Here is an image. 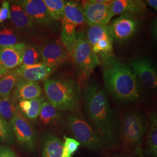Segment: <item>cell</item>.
I'll list each match as a JSON object with an SVG mask.
<instances>
[{
  "instance_id": "obj_11",
  "label": "cell",
  "mask_w": 157,
  "mask_h": 157,
  "mask_svg": "<svg viewBox=\"0 0 157 157\" xmlns=\"http://www.w3.org/2000/svg\"><path fill=\"white\" fill-rule=\"evenodd\" d=\"M130 65L141 85L148 90L157 91V69L151 62L144 57H137Z\"/></svg>"
},
{
  "instance_id": "obj_21",
  "label": "cell",
  "mask_w": 157,
  "mask_h": 157,
  "mask_svg": "<svg viewBox=\"0 0 157 157\" xmlns=\"http://www.w3.org/2000/svg\"><path fill=\"white\" fill-rule=\"evenodd\" d=\"M85 36L91 47L101 40H113L108 25L90 26L87 29Z\"/></svg>"
},
{
  "instance_id": "obj_1",
  "label": "cell",
  "mask_w": 157,
  "mask_h": 157,
  "mask_svg": "<svg viewBox=\"0 0 157 157\" xmlns=\"http://www.w3.org/2000/svg\"><path fill=\"white\" fill-rule=\"evenodd\" d=\"M85 111L95 126L105 147L112 148L119 143L117 119L104 91L94 82L83 91Z\"/></svg>"
},
{
  "instance_id": "obj_14",
  "label": "cell",
  "mask_w": 157,
  "mask_h": 157,
  "mask_svg": "<svg viewBox=\"0 0 157 157\" xmlns=\"http://www.w3.org/2000/svg\"><path fill=\"white\" fill-rule=\"evenodd\" d=\"M27 44L21 42L15 45L0 46V62L8 71H12L22 64L23 54Z\"/></svg>"
},
{
  "instance_id": "obj_27",
  "label": "cell",
  "mask_w": 157,
  "mask_h": 157,
  "mask_svg": "<svg viewBox=\"0 0 157 157\" xmlns=\"http://www.w3.org/2000/svg\"><path fill=\"white\" fill-rule=\"evenodd\" d=\"M47 10L54 21L62 20L64 15L65 2L62 0H44Z\"/></svg>"
},
{
  "instance_id": "obj_29",
  "label": "cell",
  "mask_w": 157,
  "mask_h": 157,
  "mask_svg": "<svg viewBox=\"0 0 157 157\" xmlns=\"http://www.w3.org/2000/svg\"><path fill=\"white\" fill-rule=\"evenodd\" d=\"M14 140L15 135L11 124L0 115V142L6 144H12Z\"/></svg>"
},
{
  "instance_id": "obj_24",
  "label": "cell",
  "mask_w": 157,
  "mask_h": 157,
  "mask_svg": "<svg viewBox=\"0 0 157 157\" xmlns=\"http://www.w3.org/2000/svg\"><path fill=\"white\" fill-rule=\"evenodd\" d=\"M39 117L42 124L48 126L56 124L60 119L61 114L59 110L48 101H44L41 108Z\"/></svg>"
},
{
  "instance_id": "obj_19",
  "label": "cell",
  "mask_w": 157,
  "mask_h": 157,
  "mask_svg": "<svg viewBox=\"0 0 157 157\" xmlns=\"http://www.w3.org/2000/svg\"><path fill=\"white\" fill-rule=\"evenodd\" d=\"M10 19L13 26L18 30L32 28L34 24L17 2L13 3L10 7Z\"/></svg>"
},
{
  "instance_id": "obj_13",
  "label": "cell",
  "mask_w": 157,
  "mask_h": 157,
  "mask_svg": "<svg viewBox=\"0 0 157 157\" xmlns=\"http://www.w3.org/2000/svg\"><path fill=\"white\" fill-rule=\"evenodd\" d=\"M41 62L52 70L68 59V52L63 45L57 41L49 42L41 48Z\"/></svg>"
},
{
  "instance_id": "obj_17",
  "label": "cell",
  "mask_w": 157,
  "mask_h": 157,
  "mask_svg": "<svg viewBox=\"0 0 157 157\" xmlns=\"http://www.w3.org/2000/svg\"><path fill=\"white\" fill-rule=\"evenodd\" d=\"M146 10L144 2L140 0H115L112 1L111 11L113 16L129 14L141 15Z\"/></svg>"
},
{
  "instance_id": "obj_10",
  "label": "cell",
  "mask_w": 157,
  "mask_h": 157,
  "mask_svg": "<svg viewBox=\"0 0 157 157\" xmlns=\"http://www.w3.org/2000/svg\"><path fill=\"white\" fill-rule=\"evenodd\" d=\"M11 124L20 146L29 151H33L37 143L36 134L28 119L19 112L12 119Z\"/></svg>"
},
{
  "instance_id": "obj_26",
  "label": "cell",
  "mask_w": 157,
  "mask_h": 157,
  "mask_svg": "<svg viewBox=\"0 0 157 157\" xmlns=\"http://www.w3.org/2000/svg\"><path fill=\"white\" fill-rule=\"evenodd\" d=\"M41 60V50L36 44H29L26 46L22 56V65H32L40 62Z\"/></svg>"
},
{
  "instance_id": "obj_15",
  "label": "cell",
  "mask_w": 157,
  "mask_h": 157,
  "mask_svg": "<svg viewBox=\"0 0 157 157\" xmlns=\"http://www.w3.org/2000/svg\"><path fill=\"white\" fill-rule=\"evenodd\" d=\"M15 70L21 79L34 82L45 81L54 71L42 62L29 66L21 65Z\"/></svg>"
},
{
  "instance_id": "obj_9",
  "label": "cell",
  "mask_w": 157,
  "mask_h": 157,
  "mask_svg": "<svg viewBox=\"0 0 157 157\" xmlns=\"http://www.w3.org/2000/svg\"><path fill=\"white\" fill-rule=\"evenodd\" d=\"M112 1L100 2L98 0L83 1L82 7L84 13L86 23L90 26L94 25H107L112 17L111 4Z\"/></svg>"
},
{
  "instance_id": "obj_2",
  "label": "cell",
  "mask_w": 157,
  "mask_h": 157,
  "mask_svg": "<svg viewBox=\"0 0 157 157\" xmlns=\"http://www.w3.org/2000/svg\"><path fill=\"white\" fill-rule=\"evenodd\" d=\"M101 59L104 83L108 93L121 103L139 101L141 85L132 68L114 56Z\"/></svg>"
},
{
  "instance_id": "obj_32",
  "label": "cell",
  "mask_w": 157,
  "mask_h": 157,
  "mask_svg": "<svg viewBox=\"0 0 157 157\" xmlns=\"http://www.w3.org/2000/svg\"><path fill=\"white\" fill-rule=\"evenodd\" d=\"M0 157H19L11 148L6 146H0Z\"/></svg>"
},
{
  "instance_id": "obj_35",
  "label": "cell",
  "mask_w": 157,
  "mask_h": 157,
  "mask_svg": "<svg viewBox=\"0 0 157 157\" xmlns=\"http://www.w3.org/2000/svg\"><path fill=\"white\" fill-rule=\"evenodd\" d=\"M154 36L155 37L157 41V19L155 20V23H154Z\"/></svg>"
},
{
  "instance_id": "obj_4",
  "label": "cell",
  "mask_w": 157,
  "mask_h": 157,
  "mask_svg": "<svg viewBox=\"0 0 157 157\" xmlns=\"http://www.w3.org/2000/svg\"><path fill=\"white\" fill-rule=\"evenodd\" d=\"M147 129L146 121L140 112L129 109L124 112L119 125V141L124 151L143 157L142 143Z\"/></svg>"
},
{
  "instance_id": "obj_23",
  "label": "cell",
  "mask_w": 157,
  "mask_h": 157,
  "mask_svg": "<svg viewBox=\"0 0 157 157\" xmlns=\"http://www.w3.org/2000/svg\"><path fill=\"white\" fill-rule=\"evenodd\" d=\"M19 112L17 101L11 95L6 97H0V115L11 124L12 120Z\"/></svg>"
},
{
  "instance_id": "obj_34",
  "label": "cell",
  "mask_w": 157,
  "mask_h": 157,
  "mask_svg": "<svg viewBox=\"0 0 157 157\" xmlns=\"http://www.w3.org/2000/svg\"><path fill=\"white\" fill-rule=\"evenodd\" d=\"M8 71L6 70L5 67H3L2 63L0 62V78L4 75L5 73H6Z\"/></svg>"
},
{
  "instance_id": "obj_12",
  "label": "cell",
  "mask_w": 157,
  "mask_h": 157,
  "mask_svg": "<svg viewBox=\"0 0 157 157\" xmlns=\"http://www.w3.org/2000/svg\"><path fill=\"white\" fill-rule=\"evenodd\" d=\"M17 2L34 23L48 26L54 21L50 17L43 0H22Z\"/></svg>"
},
{
  "instance_id": "obj_6",
  "label": "cell",
  "mask_w": 157,
  "mask_h": 157,
  "mask_svg": "<svg viewBox=\"0 0 157 157\" xmlns=\"http://www.w3.org/2000/svg\"><path fill=\"white\" fill-rule=\"evenodd\" d=\"M61 21V39L63 45L71 56L76 40L77 28L86 23L82 6L76 2L65 1L64 15Z\"/></svg>"
},
{
  "instance_id": "obj_33",
  "label": "cell",
  "mask_w": 157,
  "mask_h": 157,
  "mask_svg": "<svg viewBox=\"0 0 157 157\" xmlns=\"http://www.w3.org/2000/svg\"><path fill=\"white\" fill-rule=\"evenodd\" d=\"M146 2L147 4L154 8L157 11V0H148Z\"/></svg>"
},
{
  "instance_id": "obj_5",
  "label": "cell",
  "mask_w": 157,
  "mask_h": 157,
  "mask_svg": "<svg viewBox=\"0 0 157 157\" xmlns=\"http://www.w3.org/2000/svg\"><path fill=\"white\" fill-rule=\"evenodd\" d=\"M71 56L80 78L83 80L89 78L95 67L101 65L100 59L94 54L82 32H77Z\"/></svg>"
},
{
  "instance_id": "obj_7",
  "label": "cell",
  "mask_w": 157,
  "mask_h": 157,
  "mask_svg": "<svg viewBox=\"0 0 157 157\" xmlns=\"http://www.w3.org/2000/svg\"><path fill=\"white\" fill-rule=\"evenodd\" d=\"M67 124L75 140L86 148L99 151L105 147L95 130L83 118L70 115L67 116Z\"/></svg>"
},
{
  "instance_id": "obj_28",
  "label": "cell",
  "mask_w": 157,
  "mask_h": 157,
  "mask_svg": "<svg viewBox=\"0 0 157 157\" xmlns=\"http://www.w3.org/2000/svg\"><path fill=\"white\" fill-rule=\"evenodd\" d=\"M19 43H21L19 36L14 30L6 26L0 29V46H10Z\"/></svg>"
},
{
  "instance_id": "obj_20",
  "label": "cell",
  "mask_w": 157,
  "mask_h": 157,
  "mask_svg": "<svg viewBox=\"0 0 157 157\" xmlns=\"http://www.w3.org/2000/svg\"><path fill=\"white\" fill-rule=\"evenodd\" d=\"M44 101V97L41 96L32 100H19L17 101L19 111L27 119L34 121L39 117L41 108Z\"/></svg>"
},
{
  "instance_id": "obj_30",
  "label": "cell",
  "mask_w": 157,
  "mask_h": 157,
  "mask_svg": "<svg viewBox=\"0 0 157 157\" xmlns=\"http://www.w3.org/2000/svg\"><path fill=\"white\" fill-rule=\"evenodd\" d=\"M64 143L62 157H72L73 154L78 150L80 145L75 139L64 136Z\"/></svg>"
},
{
  "instance_id": "obj_25",
  "label": "cell",
  "mask_w": 157,
  "mask_h": 157,
  "mask_svg": "<svg viewBox=\"0 0 157 157\" xmlns=\"http://www.w3.org/2000/svg\"><path fill=\"white\" fill-rule=\"evenodd\" d=\"M147 146L149 152L154 157H157V115L152 112L147 137Z\"/></svg>"
},
{
  "instance_id": "obj_31",
  "label": "cell",
  "mask_w": 157,
  "mask_h": 157,
  "mask_svg": "<svg viewBox=\"0 0 157 157\" xmlns=\"http://www.w3.org/2000/svg\"><path fill=\"white\" fill-rule=\"evenodd\" d=\"M10 15V5L8 1H4L0 7V23L4 22Z\"/></svg>"
},
{
  "instance_id": "obj_3",
  "label": "cell",
  "mask_w": 157,
  "mask_h": 157,
  "mask_svg": "<svg viewBox=\"0 0 157 157\" xmlns=\"http://www.w3.org/2000/svg\"><path fill=\"white\" fill-rule=\"evenodd\" d=\"M44 89L48 101L57 109L70 112L78 109L80 91L78 83L73 79L48 78L44 82Z\"/></svg>"
},
{
  "instance_id": "obj_36",
  "label": "cell",
  "mask_w": 157,
  "mask_h": 157,
  "mask_svg": "<svg viewBox=\"0 0 157 157\" xmlns=\"http://www.w3.org/2000/svg\"><path fill=\"white\" fill-rule=\"evenodd\" d=\"M113 157H131L129 155H118Z\"/></svg>"
},
{
  "instance_id": "obj_18",
  "label": "cell",
  "mask_w": 157,
  "mask_h": 157,
  "mask_svg": "<svg viewBox=\"0 0 157 157\" xmlns=\"http://www.w3.org/2000/svg\"><path fill=\"white\" fill-rule=\"evenodd\" d=\"M41 144L42 157H62L63 143L56 135L44 136Z\"/></svg>"
},
{
  "instance_id": "obj_16",
  "label": "cell",
  "mask_w": 157,
  "mask_h": 157,
  "mask_svg": "<svg viewBox=\"0 0 157 157\" xmlns=\"http://www.w3.org/2000/svg\"><path fill=\"white\" fill-rule=\"evenodd\" d=\"M42 89L37 82L20 79L12 91V95L17 100H28L40 97Z\"/></svg>"
},
{
  "instance_id": "obj_8",
  "label": "cell",
  "mask_w": 157,
  "mask_h": 157,
  "mask_svg": "<svg viewBox=\"0 0 157 157\" xmlns=\"http://www.w3.org/2000/svg\"><path fill=\"white\" fill-rule=\"evenodd\" d=\"M108 26L113 41L122 44L134 37L140 24L139 20L134 16L122 14L114 19Z\"/></svg>"
},
{
  "instance_id": "obj_22",
  "label": "cell",
  "mask_w": 157,
  "mask_h": 157,
  "mask_svg": "<svg viewBox=\"0 0 157 157\" xmlns=\"http://www.w3.org/2000/svg\"><path fill=\"white\" fill-rule=\"evenodd\" d=\"M21 79L17 71H8L0 78V97H6L12 95L18 81Z\"/></svg>"
}]
</instances>
